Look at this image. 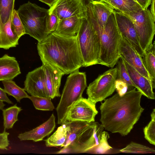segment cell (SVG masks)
Returning a JSON list of instances; mask_svg holds the SVG:
<instances>
[{"instance_id":"1","label":"cell","mask_w":155,"mask_h":155,"mask_svg":"<svg viewBox=\"0 0 155 155\" xmlns=\"http://www.w3.org/2000/svg\"><path fill=\"white\" fill-rule=\"evenodd\" d=\"M136 89L122 96L117 93L101 103L100 121L105 130L125 136L132 129L144 110L140 104L142 94Z\"/></svg>"},{"instance_id":"2","label":"cell","mask_w":155,"mask_h":155,"mask_svg":"<svg viewBox=\"0 0 155 155\" xmlns=\"http://www.w3.org/2000/svg\"><path fill=\"white\" fill-rule=\"evenodd\" d=\"M37 48L41 61L56 68L64 75L83 66L77 35L66 36L53 32L38 42Z\"/></svg>"},{"instance_id":"3","label":"cell","mask_w":155,"mask_h":155,"mask_svg":"<svg viewBox=\"0 0 155 155\" xmlns=\"http://www.w3.org/2000/svg\"><path fill=\"white\" fill-rule=\"evenodd\" d=\"M104 128L97 122L77 121L70 127L66 146L56 153H91L99 144Z\"/></svg>"},{"instance_id":"4","label":"cell","mask_w":155,"mask_h":155,"mask_svg":"<svg viewBox=\"0 0 155 155\" xmlns=\"http://www.w3.org/2000/svg\"><path fill=\"white\" fill-rule=\"evenodd\" d=\"M99 34L101 47L98 64L113 68L120 56L119 48L121 36L114 11L109 17Z\"/></svg>"},{"instance_id":"5","label":"cell","mask_w":155,"mask_h":155,"mask_svg":"<svg viewBox=\"0 0 155 155\" xmlns=\"http://www.w3.org/2000/svg\"><path fill=\"white\" fill-rule=\"evenodd\" d=\"M83 67L98 64L100 51V35L86 14L82 19L77 34Z\"/></svg>"},{"instance_id":"6","label":"cell","mask_w":155,"mask_h":155,"mask_svg":"<svg viewBox=\"0 0 155 155\" xmlns=\"http://www.w3.org/2000/svg\"><path fill=\"white\" fill-rule=\"evenodd\" d=\"M17 11L25 34L37 40L38 42L46 38L48 36L45 31L49 15V9L28 1L20 5Z\"/></svg>"},{"instance_id":"7","label":"cell","mask_w":155,"mask_h":155,"mask_svg":"<svg viewBox=\"0 0 155 155\" xmlns=\"http://www.w3.org/2000/svg\"><path fill=\"white\" fill-rule=\"evenodd\" d=\"M87 86L85 72H80L78 69L71 73L68 76L56 108L58 124H61L66 121L68 111L72 105L82 97Z\"/></svg>"},{"instance_id":"8","label":"cell","mask_w":155,"mask_h":155,"mask_svg":"<svg viewBox=\"0 0 155 155\" xmlns=\"http://www.w3.org/2000/svg\"><path fill=\"white\" fill-rule=\"evenodd\" d=\"M122 13L132 21L140 44L144 52L152 44L155 33V18L149 9L137 12Z\"/></svg>"},{"instance_id":"9","label":"cell","mask_w":155,"mask_h":155,"mask_svg":"<svg viewBox=\"0 0 155 155\" xmlns=\"http://www.w3.org/2000/svg\"><path fill=\"white\" fill-rule=\"evenodd\" d=\"M117 70L112 68L99 75L87 87V99L95 104L104 100L115 90Z\"/></svg>"},{"instance_id":"10","label":"cell","mask_w":155,"mask_h":155,"mask_svg":"<svg viewBox=\"0 0 155 155\" xmlns=\"http://www.w3.org/2000/svg\"><path fill=\"white\" fill-rule=\"evenodd\" d=\"M48 9L49 13L57 15L59 21L73 16L84 18L86 16L83 0H57Z\"/></svg>"},{"instance_id":"11","label":"cell","mask_w":155,"mask_h":155,"mask_svg":"<svg viewBox=\"0 0 155 155\" xmlns=\"http://www.w3.org/2000/svg\"><path fill=\"white\" fill-rule=\"evenodd\" d=\"M95 104L87 98L81 97L72 105L68 111L66 121L94 122L95 117L98 114Z\"/></svg>"},{"instance_id":"12","label":"cell","mask_w":155,"mask_h":155,"mask_svg":"<svg viewBox=\"0 0 155 155\" xmlns=\"http://www.w3.org/2000/svg\"><path fill=\"white\" fill-rule=\"evenodd\" d=\"M117 27L121 36L126 39L142 57L144 53L131 20L122 13L114 10Z\"/></svg>"},{"instance_id":"13","label":"cell","mask_w":155,"mask_h":155,"mask_svg":"<svg viewBox=\"0 0 155 155\" xmlns=\"http://www.w3.org/2000/svg\"><path fill=\"white\" fill-rule=\"evenodd\" d=\"M24 85V89L31 96L48 98L42 65L28 73Z\"/></svg>"},{"instance_id":"14","label":"cell","mask_w":155,"mask_h":155,"mask_svg":"<svg viewBox=\"0 0 155 155\" xmlns=\"http://www.w3.org/2000/svg\"><path fill=\"white\" fill-rule=\"evenodd\" d=\"M119 50L120 55L125 61L135 68L142 75L150 80L142 58L128 42L122 36Z\"/></svg>"},{"instance_id":"15","label":"cell","mask_w":155,"mask_h":155,"mask_svg":"<svg viewBox=\"0 0 155 155\" xmlns=\"http://www.w3.org/2000/svg\"><path fill=\"white\" fill-rule=\"evenodd\" d=\"M45 71L48 97L53 99L61 95L59 89L63 74L56 68L46 62L41 61Z\"/></svg>"},{"instance_id":"16","label":"cell","mask_w":155,"mask_h":155,"mask_svg":"<svg viewBox=\"0 0 155 155\" xmlns=\"http://www.w3.org/2000/svg\"><path fill=\"white\" fill-rule=\"evenodd\" d=\"M55 116L53 114L46 122L31 130L19 134L18 137L21 141H41L54 130L55 127Z\"/></svg>"},{"instance_id":"17","label":"cell","mask_w":155,"mask_h":155,"mask_svg":"<svg viewBox=\"0 0 155 155\" xmlns=\"http://www.w3.org/2000/svg\"><path fill=\"white\" fill-rule=\"evenodd\" d=\"M123 59L128 73L133 82L136 86L137 90L147 98L154 99V93L153 91L150 80L142 75L123 58Z\"/></svg>"},{"instance_id":"18","label":"cell","mask_w":155,"mask_h":155,"mask_svg":"<svg viewBox=\"0 0 155 155\" xmlns=\"http://www.w3.org/2000/svg\"><path fill=\"white\" fill-rule=\"evenodd\" d=\"M21 74L15 58L5 54L0 58V81L12 80Z\"/></svg>"},{"instance_id":"19","label":"cell","mask_w":155,"mask_h":155,"mask_svg":"<svg viewBox=\"0 0 155 155\" xmlns=\"http://www.w3.org/2000/svg\"><path fill=\"white\" fill-rule=\"evenodd\" d=\"M12 14L5 24L2 23L0 15V48L5 50L15 47L18 44L19 38L13 33L11 28Z\"/></svg>"},{"instance_id":"20","label":"cell","mask_w":155,"mask_h":155,"mask_svg":"<svg viewBox=\"0 0 155 155\" xmlns=\"http://www.w3.org/2000/svg\"><path fill=\"white\" fill-rule=\"evenodd\" d=\"M82 18L73 16L60 20L56 30L53 32L66 36L76 35L79 30Z\"/></svg>"},{"instance_id":"21","label":"cell","mask_w":155,"mask_h":155,"mask_svg":"<svg viewBox=\"0 0 155 155\" xmlns=\"http://www.w3.org/2000/svg\"><path fill=\"white\" fill-rule=\"evenodd\" d=\"M92 4L101 31L104 27L109 17L114 10L111 6L105 2L92 0Z\"/></svg>"},{"instance_id":"22","label":"cell","mask_w":155,"mask_h":155,"mask_svg":"<svg viewBox=\"0 0 155 155\" xmlns=\"http://www.w3.org/2000/svg\"><path fill=\"white\" fill-rule=\"evenodd\" d=\"M145 68L149 75L153 89L155 87V41L144 52L142 57Z\"/></svg>"},{"instance_id":"23","label":"cell","mask_w":155,"mask_h":155,"mask_svg":"<svg viewBox=\"0 0 155 155\" xmlns=\"http://www.w3.org/2000/svg\"><path fill=\"white\" fill-rule=\"evenodd\" d=\"M50 137L45 140L47 147L61 146L65 145L68 135V131L65 124L63 123Z\"/></svg>"},{"instance_id":"24","label":"cell","mask_w":155,"mask_h":155,"mask_svg":"<svg viewBox=\"0 0 155 155\" xmlns=\"http://www.w3.org/2000/svg\"><path fill=\"white\" fill-rule=\"evenodd\" d=\"M108 4L116 11L123 13L143 10L138 3L134 0H110Z\"/></svg>"},{"instance_id":"25","label":"cell","mask_w":155,"mask_h":155,"mask_svg":"<svg viewBox=\"0 0 155 155\" xmlns=\"http://www.w3.org/2000/svg\"><path fill=\"white\" fill-rule=\"evenodd\" d=\"M2 82L5 92L14 97L17 102H20L24 98H28L29 96L24 89L19 87L12 80H5Z\"/></svg>"},{"instance_id":"26","label":"cell","mask_w":155,"mask_h":155,"mask_svg":"<svg viewBox=\"0 0 155 155\" xmlns=\"http://www.w3.org/2000/svg\"><path fill=\"white\" fill-rule=\"evenodd\" d=\"M22 110L21 107H18L16 104L2 110L5 130L13 128L14 124L18 120V115Z\"/></svg>"},{"instance_id":"27","label":"cell","mask_w":155,"mask_h":155,"mask_svg":"<svg viewBox=\"0 0 155 155\" xmlns=\"http://www.w3.org/2000/svg\"><path fill=\"white\" fill-rule=\"evenodd\" d=\"M36 109L44 111H52L55 107L51 99L43 97L29 96Z\"/></svg>"},{"instance_id":"28","label":"cell","mask_w":155,"mask_h":155,"mask_svg":"<svg viewBox=\"0 0 155 155\" xmlns=\"http://www.w3.org/2000/svg\"><path fill=\"white\" fill-rule=\"evenodd\" d=\"M120 152L131 153H154L155 150L153 148L136 143L131 142L124 148L120 150Z\"/></svg>"},{"instance_id":"29","label":"cell","mask_w":155,"mask_h":155,"mask_svg":"<svg viewBox=\"0 0 155 155\" xmlns=\"http://www.w3.org/2000/svg\"><path fill=\"white\" fill-rule=\"evenodd\" d=\"M117 79H120L126 83L128 86L136 88L133 82L127 71L125 64L121 55L117 63Z\"/></svg>"},{"instance_id":"30","label":"cell","mask_w":155,"mask_h":155,"mask_svg":"<svg viewBox=\"0 0 155 155\" xmlns=\"http://www.w3.org/2000/svg\"><path fill=\"white\" fill-rule=\"evenodd\" d=\"M15 0H0V15L3 24L9 20L14 10Z\"/></svg>"},{"instance_id":"31","label":"cell","mask_w":155,"mask_h":155,"mask_svg":"<svg viewBox=\"0 0 155 155\" xmlns=\"http://www.w3.org/2000/svg\"><path fill=\"white\" fill-rule=\"evenodd\" d=\"M151 120L143 129L145 139L150 143L155 145V109L151 114Z\"/></svg>"},{"instance_id":"32","label":"cell","mask_w":155,"mask_h":155,"mask_svg":"<svg viewBox=\"0 0 155 155\" xmlns=\"http://www.w3.org/2000/svg\"><path fill=\"white\" fill-rule=\"evenodd\" d=\"M11 28L13 33L19 38L25 34L24 28L17 11L14 9L11 20Z\"/></svg>"},{"instance_id":"33","label":"cell","mask_w":155,"mask_h":155,"mask_svg":"<svg viewBox=\"0 0 155 155\" xmlns=\"http://www.w3.org/2000/svg\"><path fill=\"white\" fill-rule=\"evenodd\" d=\"M109 137V135L107 132L103 131L101 134L98 145L94 149L91 153L103 154L112 149V147L110 146L107 141Z\"/></svg>"},{"instance_id":"34","label":"cell","mask_w":155,"mask_h":155,"mask_svg":"<svg viewBox=\"0 0 155 155\" xmlns=\"http://www.w3.org/2000/svg\"><path fill=\"white\" fill-rule=\"evenodd\" d=\"M59 21L57 15L54 12L49 13L47 20L45 33L48 35L56 29Z\"/></svg>"},{"instance_id":"35","label":"cell","mask_w":155,"mask_h":155,"mask_svg":"<svg viewBox=\"0 0 155 155\" xmlns=\"http://www.w3.org/2000/svg\"><path fill=\"white\" fill-rule=\"evenodd\" d=\"M128 87L124 81L120 79H116L115 82V90L120 96L123 95L127 91Z\"/></svg>"},{"instance_id":"36","label":"cell","mask_w":155,"mask_h":155,"mask_svg":"<svg viewBox=\"0 0 155 155\" xmlns=\"http://www.w3.org/2000/svg\"><path fill=\"white\" fill-rule=\"evenodd\" d=\"M8 132L4 130L2 133H0V149L3 150H7V147L8 146L9 143L8 137L9 135Z\"/></svg>"},{"instance_id":"37","label":"cell","mask_w":155,"mask_h":155,"mask_svg":"<svg viewBox=\"0 0 155 155\" xmlns=\"http://www.w3.org/2000/svg\"><path fill=\"white\" fill-rule=\"evenodd\" d=\"M0 100L5 102L8 104H12L13 103L8 97L5 90L0 87Z\"/></svg>"},{"instance_id":"38","label":"cell","mask_w":155,"mask_h":155,"mask_svg":"<svg viewBox=\"0 0 155 155\" xmlns=\"http://www.w3.org/2000/svg\"><path fill=\"white\" fill-rule=\"evenodd\" d=\"M143 10H147L150 5L151 0H136Z\"/></svg>"},{"instance_id":"39","label":"cell","mask_w":155,"mask_h":155,"mask_svg":"<svg viewBox=\"0 0 155 155\" xmlns=\"http://www.w3.org/2000/svg\"><path fill=\"white\" fill-rule=\"evenodd\" d=\"M155 0H151V6L150 12L153 16L155 18Z\"/></svg>"},{"instance_id":"40","label":"cell","mask_w":155,"mask_h":155,"mask_svg":"<svg viewBox=\"0 0 155 155\" xmlns=\"http://www.w3.org/2000/svg\"><path fill=\"white\" fill-rule=\"evenodd\" d=\"M49 6L50 7H51L55 3L57 0H39Z\"/></svg>"},{"instance_id":"41","label":"cell","mask_w":155,"mask_h":155,"mask_svg":"<svg viewBox=\"0 0 155 155\" xmlns=\"http://www.w3.org/2000/svg\"><path fill=\"white\" fill-rule=\"evenodd\" d=\"M5 105L3 103V101L0 100V110H2Z\"/></svg>"},{"instance_id":"42","label":"cell","mask_w":155,"mask_h":155,"mask_svg":"<svg viewBox=\"0 0 155 155\" xmlns=\"http://www.w3.org/2000/svg\"><path fill=\"white\" fill-rule=\"evenodd\" d=\"M97 0L99 1H100V2H105L107 4H108L110 0Z\"/></svg>"},{"instance_id":"43","label":"cell","mask_w":155,"mask_h":155,"mask_svg":"<svg viewBox=\"0 0 155 155\" xmlns=\"http://www.w3.org/2000/svg\"><path fill=\"white\" fill-rule=\"evenodd\" d=\"M134 0V1H136V0Z\"/></svg>"}]
</instances>
